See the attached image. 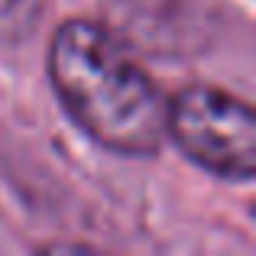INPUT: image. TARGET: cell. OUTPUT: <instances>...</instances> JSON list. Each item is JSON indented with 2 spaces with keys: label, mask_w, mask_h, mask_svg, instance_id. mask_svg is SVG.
<instances>
[{
  "label": "cell",
  "mask_w": 256,
  "mask_h": 256,
  "mask_svg": "<svg viewBox=\"0 0 256 256\" xmlns=\"http://www.w3.org/2000/svg\"><path fill=\"white\" fill-rule=\"evenodd\" d=\"M46 72L62 110L114 156L152 159L166 143V98L114 26L65 20L52 32Z\"/></svg>",
  "instance_id": "obj_1"
},
{
  "label": "cell",
  "mask_w": 256,
  "mask_h": 256,
  "mask_svg": "<svg viewBox=\"0 0 256 256\" xmlns=\"http://www.w3.org/2000/svg\"><path fill=\"white\" fill-rule=\"evenodd\" d=\"M166 140L220 182L256 178V114L218 84H185L166 100Z\"/></svg>",
  "instance_id": "obj_2"
},
{
  "label": "cell",
  "mask_w": 256,
  "mask_h": 256,
  "mask_svg": "<svg viewBox=\"0 0 256 256\" xmlns=\"http://www.w3.org/2000/svg\"><path fill=\"white\" fill-rule=\"evenodd\" d=\"M46 0H0V49H16L39 32Z\"/></svg>",
  "instance_id": "obj_3"
}]
</instances>
